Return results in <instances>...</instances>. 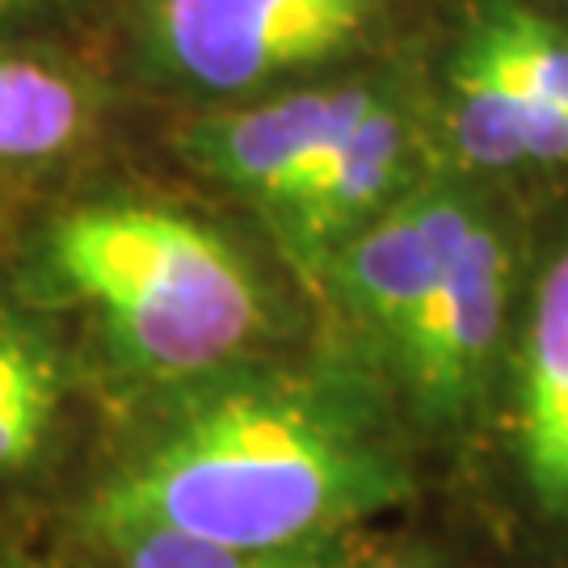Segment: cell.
Masks as SVG:
<instances>
[{
	"label": "cell",
	"mask_w": 568,
	"mask_h": 568,
	"mask_svg": "<svg viewBox=\"0 0 568 568\" xmlns=\"http://www.w3.org/2000/svg\"><path fill=\"white\" fill-rule=\"evenodd\" d=\"M42 274L143 375L227 366L265 325L257 270L211 224L140 199L72 206L47 227Z\"/></svg>",
	"instance_id": "7a4b0ae2"
},
{
	"label": "cell",
	"mask_w": 568,
	"mask_h": 568,
	"mask_svg": "<svg viewBox=\"0 0 568 568\" xmlns=\"http://www.w3.org/2000/svg\"><path fill=\"white\" fill-rule=\"evenodd\" d=\"M384 0H156L161 55L206 93H244L354 51Z\"/></svg>",
	"instance_id": "277c9868"
},
{
	"label": "cell",
	"mask_w": 568,
	"mask_h": 568,
	"mask_svg": "<svg viewBox=\"0 0 568 568\" xmlns=\"http://www.w3.org/2000/svg\"><path fill=\"white\" fill-rule=\"evenodd\" d=\"M413 152L417 140L405 105L375 89L342 140L265 203L283 244L307 270L325 274L345 244L413 190Z\"/></svg>",
	"instance_id": "52a82bcc"
},
{
	"label": "cell",
	"mask_w": 568,
	"mask_h": 568,
	"mask_svg": "<svg viewBox=\"0 0 568 568\" xmlns=\"http://www.w3.org/2000/svg\"><path fill=\"white\" fill-rule=\"evenodd\" d=\"M455 148L480 169L568 161V34L527 4H488L450 60Z\"/></svg>",
	"instance_id": "3957f363"
},
{
	"label": "cell",
	"mask_w": 568,
	"mask_h": 568,
	"mask_svg": "<svg viewBox=\"0 0 568 568\" xmlns=\"http://www.w3.org/2000/svg\"><path fill=\"white\" fill-rule=\"evenodd\" d=\"M506 304L509 244L485 211L384 358L422 417L447 426L480 400L501 354Z\"/></svg>",
	"instance_id": "5b68a950"
},
{
	"label": "cell",
	"mask_w": 568,
	"mask_h": 568,
	"mask_svg": "<svg viewBox=\"0 0 568 568\" xmlns=\"http://www.w3.org/2000/svg\"><path fill=\"white\" fill-rule=\"evenodd\" d=\"M408 493L371 396L333 375L236 379L164 422L93 501V527L169 530L224 548L354 535Z\"/></svg>",
	"instance_id": "6da1fadb"
},
{
	"label": "cell",
	"mask_w": 568,
	"mask_h": 568,
	"mask_svg": "<svg viewBox=\"0 0 568 568\" xmlns=\"http://www.w3.org/2000/svg\"><path fill=\"white\" fill-rule=\"evenodd\" d=\"M9 4H18V0H0V9H9Z\"/></svg>",
	"instance_id": "9a60e30c"
},
{
	"label": "cell",
	"mask_w": 568,
	"mask_h": 568,
	"mask_svg": "<svg viewBox=\"0 0 568 568\" xmlns=\"http://www.w3.org/2000/svg\"><path fill=\"white\" fill-rule=\"evenodd\" d=\"M480 215L485 206L455 185L408 190L333 257L325 274L337 286L349 325L366 345L379 349V358L400 342Z\"/></svg>",
	"instance_id": "8992f818"
},
{
	"label": "cell",
	"mask_w": 568,
	"mask_h": 568,
	"mask_svg": "<svg viewBox=\"0 0 568 568\" xmlns=\"http://www.w3.org/2000/svg\"><path fill=\"white\" fill-rule=\"evenodd\" d=\"M122 556V568H345L349 535L312 539L295 548H224L169 530H119L105 535Z\"/></svg>",
	"instance_id": "7c38bea8"
},
{
	"label": "cell",
	"mask_w": 568,
	"mask_h": 568,
	"mask_svg": "<svg viewBox=\"0 0 568 568\" xmlns=\"http://www.w3.org/2000/svg\"><path fill=\"white\" fill-rule=\"evenodd\" d=\"M89 105L60 68L0 51V161H47L72 148Z\"/></svg>",
	"instance_id": "30bf717a"
},
{
	"label": "cell",
	"mask_w": 568,
	"mask_h": 568,
	"mask_svg": "<svg viewBox=\"0 0 568 568\" xmlns=\"http://www.w3.org/2000/svg\"><path fill=\"white\" fill-rule=\"evenodd\" d=\"M0 568H55V565H39V560H4Z\"/></svg>",
	"instance_id": "5bb4252c"
},
{
	"label": "cell",
	"mask_w": 568,
	"mask_h": 568,
	"mask_svg": "<svg viewBox=\"0 0 568 568\" xmlns=\"http://www.w3.org/2000/svg\"><path fill=\"white\" fill-rule=\"evenodd\" d=\"M518 459L544 514H568V248L539 274L518 366Z\"/></svg>",
	"instance_id": "9c48e42d"
},
{
	"label": "cell",
	"mask_w": 568,
	"mask_h": 568,
	"mask_svg": "<svg viewBox=\"0 0 568 568\" xmlns=\"http://www.w3.org/2000/svg\"><path fill=\"white\" fill-rule=\"evenodd\" d=\"M60 413V371L39 337L0 316V471L30 464Z\"/></svg>",
	"instance_id": "8fae6325"
},
{
	"label": "cell",
	"mask_w": 568,
	"mask_h": 568,
	"mask_svg": "<svg viewBox=\"0 0 568 568\" xmlns=\"http://www.w3.org/2000/svg\"><path fill=\"white\" fill-rule=\"evenodd\" d=\"M375 89H300L253 110L211 114L182 131V152L215 182L257 203H274L286 185L358 122Z\"/></svg>",
	"instance_id": "ba28073f"
},
{
	"label": "cell",
	"mask_w": 568,
	"mask_h": 568,
	"mask_svg": "<svg viewBox=\"0 0 568 568\" xmlns=\"http://www.w3.org/2000/svg\"><path fill=\"white\" fill-rule=\"evenodd\" d=\"M371 568H429L426 560H413V556H392V560H379V565Z\"/></svg>",
	"instance_id": "4fadbf2b"
}]
</instances>
